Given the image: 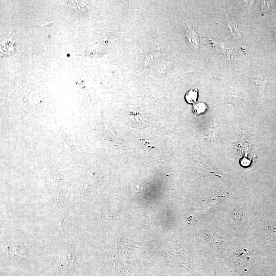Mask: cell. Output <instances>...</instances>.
Listing matches in <instances>:
<instances>
[{
  "mask_svg": "<svg viewBox=\"0 0 276 276\" xmlns=\"http://www.w3.org/2000/svg\"><path fill=\"white\" fill-rule=\"evenodd\" d=\"M198 96V91L197 88L190 89L188 91L185 96L186 101L190 104L196 103Z\"/></svg>",
  "mask_w": 276,
  "mask_h": 276,
  "instance_id": "7a4b0ae2",
  "label": "cell"
},
{
  "mask_svg": "<svg viewBox=\"0 0 276 276\" xmlns=\"http://www.w3.org/2000/svg\"><path fill=\"white\" fill-rule=\"evenodd\" d=\"M186 38L189 46L193 50H197L199 47V40L197 33L191 26L186 28Z\"/></svg>",
  "mask_w": 276,
  "mask_h": 276,
  "instance_id": "6da1fadb",
  "label": "cell"
},
{
  "mask_svg": "<svg viewBox=\"0 0 276 276\" xmlns=\"http://www.w3.org/2000/svg\"><path fill=\"white\" fill-rule=\"evenodd\" d=\"M208 106L204 102H200L195 103L192 108V111L195 116L203 113L207 109Z\"/></svg>",
  "mask_w": 276,
  "mask_h": 276,
  "instance_id": "3957f363",
  "label": "cell"
},
{
  "mask_svg": "<svg viewBox=\"0 0 276 276\" xmlns=\"http://www.w3.org/2000/svg\"><path fill=\"white\" fill-rule=\"evenodd\" d=\"M275 37H276V30H275Z\"/></svg>",
  "mask_w": 276,
  "mask_h": 276,
  "instance_id": "277c9868",
  "label": "cell"
}]
</instances>
